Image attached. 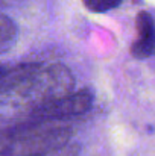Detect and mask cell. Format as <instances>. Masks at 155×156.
<instances>
[{
	"mask_svg": "<svg viewBox=\"0 0 155 156\" xmlns=\"http://www.w3.org/2000/svg\"><path fill=\"white\" fill-rule=\"evenodd\" d=\"M75 88V76L62 64L26 62L3 67L0 106L3 118L28 117L35 109L59 99Z\"/></svg>",
	"mask_w": 155,
	"mask_h": 156,
	"instance_id": "obj_1",
	"label": "cell"
},
{
	"mask_svg": "<svg viewBox=\"0 0 155 156\" xmlns=\"http://www.w3.org/2000/svg\"><path fill=\"white\" fill-rule=\"evenodd\" d=\"M72 136V127L53 121H20L3 130L0 156H47Z\"/></svg>",
	"mask_w": 155,
	"mask_h": 156,
	"instance_id": "obj_2",
	"label": "cell"
},
{
	"mask_svg": "<svg viewBox=\"0 0 155 156\" xmlns=\"http://www.w3.org/2000/svg\"><path fill=\"white\" fill-rule=\"evenodd\" d=\"M82 2H84V5L88 11L98 12V14L116 9L122 3V0H82Z\"/></svg>",
	"mask_w": 155,
	"mask_h": 156,
	"instance_id": "obj_6",
	"label": "cell"
},
{
	"mask_svg": "<svg viewBox=\"0 0 155 156\" xmlns=\"http://www.w3.org/2000/svg\"><path fill=\"white\" fill-rule=\"evenodd\" d=\"M91 106H93V94L88 90L72 91L35 109L26 117V120L28 121H58V120L82 115L88 112Z\"/></svg>",
	"mask_w": 155,
	"mask_h": 156,
	"instance_id": "obj_3",
	"label": "cell"
},
{
	"mask_svg": "<svg viewBox=\"0 0 155 156\" xmlns=\"http://www.w3.org/2000/svg\"><path fill=\"white\" fill-rule=\"evenodd\" d=\"M138 38L131 46V55L137 59L151 58L155 55V20L146 11L138 12L135 18Z\"/></svg>",
	"mask_w": 155,
	"mask_h": 156,
	"instance_id": "obj_4",
	"label": "cell"
},
{
	"mask_svg": "<svg viewBox=\"0 0 155 156\" xmlns=\"http://www.w3.org/2000/svg\"><path fill=\"white\" fill-rule=\"evenodd\" d=\"M15 38H17V26L8 15L3 14L0 18V50L2 53H6L12 47Z\"/></svg>",
	"mask_w": 155,
	"mask_h": 156,
	"instance_id": "obj_5",
	"label": "cell"
}]
</instances>
